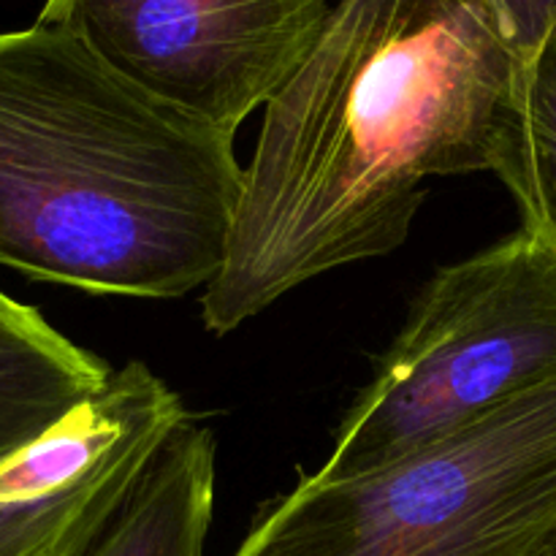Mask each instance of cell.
Masks as SVG:
<instances>
[{
    "instance_id": "1",
    "label": "cell",
    "mask_w": 556,
    "mask_h": 556,
    "mask_svg": "<svg viewBox=\"0 0 556 556\" xmlns=\"http://www.w3.org/2000/svg\"><path fill=\"white\" fill-rule=\"evenodd\" d=\"M519 60L472 0H337L264 106L201 320L228 334L410 237L427 182L492 172Z\"/></svg>"
},
{
    "instance_id": "2",
    "label": "cell",
    "mask_w": 556,
    "mask_h": 556,
    "mask_svg": "<svg viewBox=\"0 0 556 556\" xmlns=\"http://www.w3.org/2000/svg\"><path fill=\"white\" fill-rule=\"evenodd\" d=\"M233 139L65 27L0 33V264L101 296L206 288L242 190Z\"/></svg>"
},
{
    "instance_id": "3",
    "label": "cell",
    "mask_w": 556,
    "mask_h": 556,
    "mask_svg": "<svg viewBox=\"0 0 556 556\" xmlns=\"http://www.w3.org/2000/svg\"><path fill=\"white\" fill-rule=\"evenodd\" d=\"M231 556H556V375L394 465L299 478Z\"/></svg>"
},
{
    "instance_id": "4",
    "label": "cell",
    "mask_w": 556,
    "mask_h": 556,
    "mask_svg": "<svg viewBox=\"0 0 556 556\" xmlns=\"http://www.w3.org/2000/svg\"><path fill=\"white\" fill-rule=\"evenodd\" d=\"M556 375V253L519 228L418 291L313 476H367L483 421Z\"/></svg>"
},
{
    "instance_id": "5",
    "label": "cell",
    "mask_w": 556,
    "mask_h": 556,
    "mask_svg": "<svg viewBox=\"0 0 556 556\" xmlns=\"http://www.w3.org/2000/svg\"><path fill=\"white\" fill-rule=\"evenodd\" d=\"M337 0H43L38 20L79 36L161 101L237 136L296 74Z\"/></svg>"
},
{
    "instance_id": "6",
    "label": "cell",
    "mask_w": 556,
    "mask_h": 556,
    "mask_svg": "<svg viewBox=\"0 0 556 556\" xmlns=\"http://www.w3.org/2000/svg\"><path fill=\"white\" fill-rule=\"evenodd\" d=\"M185 416L177 391L150 367L114 369L58 432L0 470V556H68Z\"/></svg>"
},
{
    "instance_id": "7",
    "label": "cell",
    "mask_w": 556,
    "mask_h": 556,
    "mask_svg": "<svg viewBox=\"0 0 556 556\" xmlns=\"http://www.w3.org/2000/svg\"><path fill=\"white\" fill-rule=\"evenodd\" d=\"M215 432L185 418L117 508L68 556H204L215 516Z\"/></svg>"
},
{
    "instance_id": "8",
    "label": "cell",
    "mask_w": 556,
    "mask_h": 556,
    "mask_svg": "<svg viewBox=\"0 0 556 556\" xmlns=\"http://www.w3.org/2000/svg\"><path fill=\"white\" fill-rule=\"evenodd\" d=\"M112 372L0 288V470L58 432Z\"/></svg>"
},
{
    "instance_id": "9",
    "label": "cell",
    "mask_w": 556,
    "mask_h": 556,
    "mask_svg": "<svg viewBox=\"0 0 556 556\" xmlns=\"http://www.w3.org/2000/svg\"><path fill=\"white\" fill-rule=\"evenodd\" d=\"M492 174L514 195L521 228L556 253V30L519 65Z\"/></svg>"
},
{
    "instance_id": "10",
    "label": "cell",
    "mask_w": 556,
    "mask_h": 556,
    "mask_svg": "<svg viewBox=\"0 0 556 556\" xmlns=\"http://www.w3.org/2000/svg\"><path fill=\"white\" fill-rule=\"evenodd\" d=\"M500 41L521 63L535 58L556 30V0H472Z\"/></svg>"
}]
</instances>
